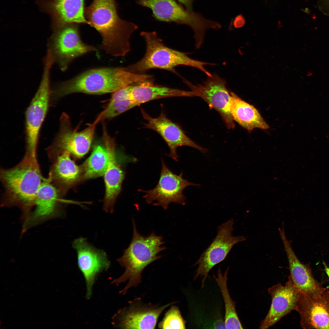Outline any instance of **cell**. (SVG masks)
Returning a JSON list of instances; mask_svg holds the SVG:
<instances>
[{"label":"cell","instance_id":"30bf717a","mask_svg":"<svg viewBox=\"0 0 329 329\" xmlns=\"http://www.w3.org/2000/svg\"><path fill=\"white\" fill-rule=\"evenodd\" d=\"M233 224L231 219L218 227L216 237L195 263L198 266L194 280L200 279L202 287L211 269L225 259L235 245L246 240L244 236L232 235Z\"/></svg>","mask_w":329,"mask_h":329},{"label":"cell","instance_id":"8fae6325","mask_svg":"<svg viewBox=\"0 0 329 329\" xmlns=\"http://www.w3.org/2000/svg\"><path fill=\"white\" fill-rule=\"evenodd\" d=\"M199 185L183 179L182 173L179 175L174 174L162 160L160 176L156 187L151 190L139 189L138 191L146 193L143 197L147 203L156 201L157 202L153 205L161 206L165 210L172 203L184 205L186 197L183 192L184 189L189 186Z\"/></svg>","mask_w":329,"mask_h":329},{"label":"cell","instance_id":"3957f363","mask_svg":"<svg viewBox=\"0 0 329 329\" xmlns=\"http://www.w3.org/2000/svg\"><path fill=\"white\" fill-rule=\"evenodd\" d=\"M40 171L36 153L27 152L16 165L1 168L0 178L4 189L2 204L19 207L27 217L43 179Z\"/></svg>","mask_w":329,"mask_h":329},{"label":"cell","instance_id":"484cf974","mask_svg":"<svg viewBox=\"0 0 329 329\" xmlns=\"http://www.w3.org/2000/svg\"><path fill=\"white\" fill-rule=\"evenodd\" d=\"M229 268L223 272L221 269L218 270L214 278L222 293L225 307L224 324L227 329H242L235 307V303L232 299L228 289L227 281Z\"/></svg>","mask_w":329,"mask_h":329},{"label":"cell","instance_id":"2e32d148","mask_svg":"<svg viewBox=\"0 0 329 329\" xmlns=\"http://www.w3.org/2000/svg\"><path fill=\"white\" fill-rule=\"evenodd\" d=\"M173 303L161 306L145 304L136 299L115 316L116 326L125 329H154L162 311Z\"/></svg>","mask_w":329,"mask_h":329},{"label":"cell","instance_id":"d4e9b609","mask_svg":"<svg viewBox=\"0 0 329 329\" xmlns=\"http://www.w3.org/2000/svg\"><path fill=\"white\" fill-rule=\"evenodd\" d=\"M108 162V153L104 146H95L90 156L80 166L81 180L104 176Z\"/></svg>","mask_w":329,"mask_h":329},{"label":"cell","instance_id":"83f0119b","mask_svg":"<svg viewBox=\"0 0 329 329\" xmlns=\"http://www.w3.org/2000/svg\"><path fill=\"white\" fill-rule=\"evenodd\" d=\"M158 326L161 329H185V322L178 307L172 306L166 312Z\"/></svg>","mask_w":329,"mask_h":329},{"label":"cell","instance_id":"44dd1931","mask_svg":"<svg viewBox=\"0 0 329 329\" xmlns=\"http://www.w3.org/2000/svg\"><path fill=\"white\" fill-rule=\"evenodd\" d=\"M71 155L69 152L65 151L57 156L52 162L48 178L61 196L76 183L81 181L80 166L75 164Z\"/></svg>","mask_w":329,"mask_h":329},{"label":"cell","instance_id":"4fadbf2b","mask_svg":"<svg viewBox=\"0 0 329 329\" xmlns=\"http://www.w3.org/2000/svg\"><path fill=\"white\" fill-rule=\"evenodd\" d=\"M278 229L288 260L290 276L297 288L315 299H329V291L316 280L309 264H304L299 260L291 246V241L286 237L284 227Z\"/></svg>","mask_w":329,"mask_h":329},{"label":"cell","instance_id":"4dcf8cb0","mask_svg":"<svg viewBox=\"0 0 329 329\" xmlns=\"http://www.w3.org/2000/svg\"><path fill=\"white\" fill-rule=\"evenodd\" d=\"M323 264L324 267L325 271L329 278V267L327 266L324 262H323Z\"/></svg>","mask_w":329,"mask_h":329},{"label":"cell","instance_id":"277c9868","mask_svg":"<svg viewBox=\"0 0 329 329\" xmlns=\"http://www.w3.org/2000/svg\"><path fill=\"white\" fill-rule=\"evenodd\" d=\"M133 237L128 247L117 261L125 268V271L119 277L114 280L113 283L119 285L128 281L120 292L125 294L128 289L136 287L142 280V274L144 269L161 256L158 253L166 249L162 247L164 242L162 236L154 232L147 236L141 235L137 231L134 219Z\"/></svg>","mask_w":329,"mask_h":329},{"label":"cell","instance_id":"9a60e30c","mask_svg":"<svg viewBox=\"0 0 329 329\" xmlns=\"http://www.w3.org/2000/svg\"><path fill=\"white\" fill-rule=\"evenodd\" d=\"M73 246L76 251L78 264L85 280L86 297L89 299L98 275L109 267L110 263L104 251L90 244L83 238L75 240Z\"/></svg>","mask_w":329,"mask_h":329},{"label":"cell","instance_id":"7402d4cb","mask_svg":"<svg viewBox=\"0 0 329 329\" xmlns=\"http://www.w3.org/2000/svg\"><path fill=\"white\" fill-rule=\"evenodd\" d=\"M152 79L143 80L136 85H132L130 97L138 106L151 101L162 98L194 96L191 91L155 84Z\"/></svg>","mask_w":329,"mask_h":329},{"label":"cell","instance_id":"52a82bcc","mask_svg":"<svg viewBox=\"0 0 329 329\" xmlns=\"http://www.w3.org/2000/svg\"><path fill=\"white\" fill-rule=\"evenodd\" d=\"M100 121L98 117L86 129L78 131L72 128L68 115L63 113L60 119L58 132L52 143L47 149L48 156L51 162L65 151L69 152L77 158L83 157L89 150L96 125Z\"/></svg>","mask_w":329,"mask_h":329},{"label":"cell","instance_id":"ba28073f","mask_svg":"<svg viewBox=\"0 0 329 329\" xmlns=\"http://www.w3.org/2000/svg\"><path fill=\"white\" fill-rule=\"evenodd\" d=\"M47 51L54 63L65 71L75 58L97 51L94 47L83 43L81 39L78 24H69L62 27L49 39Z\"/></svg>","mask_w":329,"mask_h":329},{"label":"cell","instance_id":"f1b7e54d","mask_svg":"<svg viewBox=\"0 0 329 329\" xmlns=\"http://www.w3.org/2000/svg\"><path fill=\"white\" fill-rule=\"evenodd\" d=\"M245 23V19L243 16L241 14L237 16L232 20V24H233L234 27L236 28L243 27Z\"/></svg>","mask_w":329,"mask_h":329},{"label":"cell","instance_id":"f546056e","mask_svg":"<svg viewBox=\"0 0 329 329\" xmlns=\"http://www.w3.org/2000/svg\"><path fill=\"white\" fill-rule=\"evenodd\" d=\"M195 0H177L180 3L184 5L186 9L190 11H193V2Z\"/></svg>","mask_w":329,"mask_h":329},{"label":"cell","instance_id":"5bb4252c","mask_svg":"<svg viewBox=\"0 0 329 329\" xmlns=\"http://www.w3.org/2000/svg\"><path fill=\"white\" fill-rule=\"evenodd\" d=\"M141 112L143 119L147 122L144 123V127L157 132L167 144L170 152L167 155L176 161H178L179 156L176 152L178 147L187 146L195 148L202 153L207 151V149L197 144L185 133L178 124L169 119L162 111L156 118L149 115L142 108Z\"/></svg>","mask_w":329,"mask_h":329},{"label":"cell","instance_id":"7a4b0ae2","mask_svg":"<svg viewBox=\"0 0 329 329\" xmlns=\"http://www.w3.org/2000/svg\"><path fill=\"white\" fill-rule=\"evenodd\" d=\"M145 74L132 73L126 67L93 69L59 83L52 90L55 98L76 93L92 94L113 93L142 80L151 78Z\"/></svg>","mask_w":329,"mask_h":329},{"label":"cell","instance_id":"603a6c76","mask_svg":"<svg viewBox=\"0 0 329 329\" xmlns=\"http://www.w3.org/2000/svg\"><path fill=\"white\" fill-rule=\"evenodd\" d=\"M230 112L234 121L249 132L255 128L267 129L269 126L253 105L231 92Z\"/></svg>","mask_w":329,"mask_h":329},{"label":"cell","instance_id":"7c38bea8","mask_svg":"<svg viewBox=\"0 0 329 329\" xmlns=\"http://www.w3.org/2000/svg\"><path fill=\"white\" fill-rule=\"evenodd\" d=\"M183 80L194 96L201 98L210 107L219 113L228 129L234 128V121L230 112L231 92L227 89L224 80L215 73L207 76L201 84L195 85L187 80Z\"/></svg>","mask_w":329,"mask_h":329},{"label":"cell","instance_id":"8992f818","mask_svg":"<svg viewBox=\"0 0 329 329\" xmlns=\"http://www.w3.org/2000/svg\"><path fill=\"white\" fill-rule=\"evenodd\" d=\"M136 3L150 9L152 16L158 21L174 22L191 27L194 32L197 48L203 44L207 30H217L221 27L218 22L205 19L199 13L184 9L175 0H137Z\"/></svg>","mask_w":329,"mask_h":329},{"label":"cell","instance_id":"ffe728a7","mask_svg":"<svg viewBox=\"0 0 329 329\" xmlns=\"http://www.w3.org/2000/svg\"><path fill=\"white\" fill-rule=\"evenodd\" d=\"M60 197L48 179H43L36 196L35 210L26 218L24 227L29 228L60 215L59 204Z\"/></svg>","mask_w":329,"mask_h":329},{"label":"cell","instance_id":"5b68a950","mask_svg":"<svg viewBox=\"0 0 329 329\" xmlns=\"http://www.w3.org/2000/svg\"><path fill=\"white\" fill-rule=\"evenodd\" d=\"M140 34L145 42V52L140 60L127 66L130 72L143 74L150 69H158L175 72V67L184 65L197 69L207 76L212 75L205 66L214 64L194 60L185 53L166 46L155 31H142Z\"/></svg>","mask_w":329,"mask_h":329},{"label":"cell","instance_id":"9c48e42d","mask_svg":"<svg viewBox=\"0 0 329 329\" xmlns=\"http://www.w3.org/2000/svg\"><path fill=\"white\" fill-rule=\"evenodd\" d=\"M39 87L25 114L26 152L36 153L39 132L46 115L51 90L48 67L44 68Z\"/></svg>","mask_w":329,"mask_h":329},{"label":"cell","instance_id":"ac0fdd59","mask_svg":"<svg viewBox=\"0 0 329 329\" xmlns=\"http://www.w3.org/2000/svg\"><path fill=\"white\" fill-rule=\"evenodd\" d=\"M103 141L107 151L108 164L104 174L105 187L104 210L113 212L116 199L121 189L125 174L117 161L114 139L107 132L105 125L103 126Z\"/></svg>","mask_w":329,"mask_h":329},{"label":"cell","instance_id":"d6986e66","mask_svg":"<svg viewBox=\"0 0 329 329\" xmlns=\"http://www.w3.org/2000/svg\"><path fill=\"white\" fill-rule=\"evenodd\" d=\"M299 292L295 310L305 329H329V299H315Z\"/></svg>","mask_w":329,"mask_h":329},{"label":"cell","instance_id":"6da1fadb","mask_svg":"<svg viewBox=\"0 0 329 329\" xmlns=\"http://www.w3.org/2000/svg\"><path fill=\"white\" fill-rule=\"evenodd\" d=\"M85 16L101 35L100 48L106 54L123 56L130 51V38L138 27L120 18L115 0H93L85 9Z\"/></svg>","mask_w":329,"mask_h":329},{"label":"cell","instance_id":"4316f807","mask_svg":"<svg viewBox=\"0 0 329 329\" xmlns=\"http://www.w3.org/2000/svg\"><path fill=\"white\" fill-rule=\"evenodd\" d=\"M138 106L125 92L119 90L112 93L107 106L99 116L101 120L111 119Z\"/></svg>","mask_w":329,"mask_h":329},{"label":"cell","instance_id":"cb8c5ba5","mask_svg":"<svg viewBox=\"0 0 329 329\" xmlns=\"http://www.w3.org/2000/svg\"><path fill=\"white\" fill-rule=\"evenodd\" d=\"M84 0H56L54 8L62 26L89 24L85 16Z\"/></svg>","mask_w":329,"mask_h":329},{"label":"cell","instance_id":"e0dca14e","mask_svg":"<svg viewBox=\"0 0 329 329\" xmlns=\"http://www.w3.org/2000/svg\"><path fill=\"white\" fill-rule=\"evenodd\" d=\"M268 291L271 297V304L261 323L260 329L269 328L292 310H295L299 293L290 276L285 285L277 284L268 288Z\"/></svg>","mask_w":329,"mask_h":329}]
</instances>
